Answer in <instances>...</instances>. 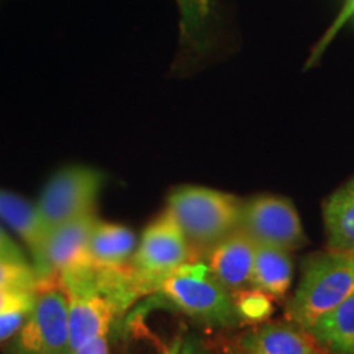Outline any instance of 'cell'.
Masks as SVG:
<instances>
[{"label": "cell", "instance_id": "9a60e30c", "mask_svg": "<svg viewBox=\"0 0 354 354\" xmlns=\"http://www.w3.org/2000/svg\"><path fill=\"white\" fill-rule=\"evenodd\" d=\"M328 250L354 251V179L335 190L323 205Z\"/></svg>", "mask_w": 354, "mask_h": 354}, {"label": "cell", "instance_id": "44dd1931", "mask_svg": "<svg viewBox=\"0 0 354 354\" xmlns=\"http://www.w3.org/2000/svg\"><path fill=\"white\" fill-rule=\"evenodd\" d=\"M351 17H354V0H346V2H344L343 8H342V12H339L338 19L335 20V24L331 25V28L328 30V32H326L325 37L322 38L320 44H318L315 50H313V53H312V59H310V63H313V61H315L317 57L322 55V51L325 50L326 46H328V43L331 41V39L335 38V35L338 33L339 30L343 28L344 24H346V21H348L349 19H351Z\"/></svg>", "mask_w": 354, "mask_h": 354}, {"label": "cell", "instance_id": "d6986e66", "mask_svg": "<svg viewBox=\"0 0 354 354\" xmlns=\"http://www.w3.org/2000/svg\"><path fill=\"white\" fill-rule=\"evenodd\" d=\"M39 279L30 263H17L0 258V287L37 290Z\"/></svg>", "mask_w": 354, "mask_h": 354}, {"label": "cell", "instance_id": "2e32d148", "mask_svg": "<svg viewBox=\"0 0 354 354\" xmlns=\"http://www.w3.org/2000/svg\"><path fill=\"white\" fill-rule=\"evenodd\" d=\"M308 333L326 354H354V294L322 317Z\"/></svg>", "mask_w": 354, "mask_h": 354}, {"label": "cell", "instance_id": "cb8c5ba5", "mask_svg": "<svg viewBox=\"0 0 354 354\" xmlns=\"http://www.w3.org/2000/svg\"><path fill=\"white\" fill-rule=\"evenodd\" d=\"M179 354H214L212 349L207 346L197 336H184L183 346L179 349Z\"/></svg>", "mask_w": 354, "mask_h": 354}, {"label": "cell", "instance_id": "603a6c76", "mask_svg": "<svg viewBox=\"0 0 354 354\" xmlns=\"http://www.w3.org/2000/svg\"><path fill=\"white\" fill-rule=\"evenodd\" d=\"M28 312H13L0 315V344H3L19 331Z\"/></svg>", "mask_w": 354, "mask_h": 354}, {"label": "cell", "instance_id": "3957f363", "mask_svg": "<svg viewBox=\"0 0 354 354\" xmlns=\"http://www.w3.org/2000/svg\"><path fill=\"white\" fill-rule=\"evenodd\" d=\"M159 294L183 315L207 328L240 326L233 302V292L210 272L205 261L180 266L158 286Z\"/></svg>", "mask_w": 354, "mask_h": 354}, {"label": "cell", "instance_id": "e0dca14e", "mask_svg": "<svg viewBox=\"0 0 354 354\" xmlns=\"http://www.w3.org/2000/svg\"><path fill=\"white\" fill-rule=\"evenodd\" d=\"M180 12L183 41L201 50L209 39L212 19V0H177Z\"/></svg>", "mask_w": 354, "mask_h": 354}, {"label": "cell", "instance_id": "7a4b0ae2", "mask_svg": "<svg viewBox=\"0 0 354 354\" xmlns=\"http://www.w3.org/2000/svg\"><path fill=\"white\" fill-rule=\"evenodd\" d=\"M354 294V251H328L312 256L304 266L287 318L310 330L315 323Z\"/></svg>", "mask_w": 354, "mask_h": 354}, {"label": "cell", "instance_id": "4316f807", "mask_svg": "<svg viewBox=\"0 0 354 354\" xmlns=\"http://www.w3.org/2000/svg\"><path fill=\"white\" fill-rule=\"evenodd\" d=\"M322 354H326V353H322Z\"/></svg>", "mask_w": 354, "mask_h": 354}, {"label": "cell", "instance_id": "52a82bcc", "mask_svg": "<svg viewBox=\"0 0 354 354\" xmlns=\"http://www.w3.org/2000/svg\"><path fill=\"white\" fill-rule=\"evenodd\" d=\"M190 259L192 248L174 215L166 209L145 228L130 266L151 294L158 290L162 279Z\"/></svg>", "mask_w": 354, "mask_h": 354}, {"label": "cell", "instance_id": "7402d4cb", "mask_svg": "<svg viewBox=\"0 0 354 354\" xmlns=\"http://www.w3.org/2000/svg\"><path fill=\"white\" fill-rule=\"evenodd\" d=\"M0 258L8 261H17V263H30V258L25 254L24 248L17 243L6 232V228L0 223ZM32 264V263H30Z\"/></svg>", "mask_w": 354, "mask_h": 354}, {"label": "cell", "instance_id": "30bf717a", "mask_svg": "<svg viewBox=\"0 0 354 354\" xmlns=\"http://www.w3.org/2000/svg\"><path fill=\"white\" fill-rule=\"evenodd\" d=\"M317 339L295 323L264 322L240 336L233 354H322Z\"/></svg>", "mask_w": 354, "mask_h": 354}, {"label": "cell", "instance_id": "6da1fadb", "mask_svg": "<svg viewBox=\"0 0 354 354\" xmlns=\"http://www.w3.org/2000/svg\"><path fill=\"white\" fill-rule=\"evenodd\" d=\"M68 302L73 353L109 336L113 323L141 295L149 294L131 266L99 268L94 263L63 272L56 279Z\"/></svg>", "mask_w": 354, "mask_h": 354}, {"label": "cell", "instance_id": "5bb4252c", "mask_svg": "<svg viewBox=\"0 0 354 354\" xmlns=\"http://www.w3.org/2000/svg\"><path fill=\"white\" fill-rule=\"evenodd\" d=\"M294 264L289 251L281 248L256 246L253 272L250 286L271 295L272 299H284L292 286Z\"/></svg>", "mask_w": 354, "mask_h": 354}, {"label": "cell", "instance_id": "ba28073f", "mask_svg": "<svg viewBox=\"0 0 354 354\" xmlns=\"http://www.w3.org/2000/svg\"><path fill=\"white\" fill-rule=\"evenodd\" d=\"M240 230L256 245L299 250L305 245L302 221L294 203L276 196H259L243 203Z\"/></svg>", "mask_w": 354, "mask_h": 354}, {"label": "cell", "instance_id": "277c9868", "mask_svg": "<svg viewBox=\"0 0 354 354\" xmlns=\"http://www.w3.org/2000/svg\"><path fill=\"white\" fill-rule=\"evenodd\" d=\"M243 203L221 190L183 185L169 194L167 210L183 228L192 251H207L240 228Z\"/></svg>", "mask_w": 354, "mask_h": 354}, {"label": "cell", "instance_id": "4fadbf2b", "mask_svg": "<svg viewBox=\"0 0 354 354\" xmlns=\"http://www.w3.org/2000/svg\"><path fill=\"white\" fill-rule=\"evenodd\" d=\"M136 245L135 233L125 225L97 220L88 240V254L99 268H123L130 264Z\"/></svg>", "mask_w": 354, "mask_h": 354}, {"label": "cell", "instance_id": "5b68a950", "mask_svg": "<svg viewBox=\"0 0 354 354\" xmlns=\"http://www.w3.org/2000/svg\"><path fill=\"white\" fill-rule=\"evenodd\" d=\"M2 349L3 354H73L68 302L56 281L38 286L33 307Z\"/></svg>", "mask_w": 354, "mask_h": 354}, {"label": "cell", "instance_id": "8fae6325", "mask_svg": "<svg viewBox=\"0 0 354 354\" xmlns=\"http://www.w3.org/2000/svg\"><path fill=\"white\" fill-rule=\"evenodd\" d=\"M0 223L7 225L20 238L28 251L30 263L38 274L43 266L50 230L39 215L37 203L10 190L0 189Z\"/></svg>", "mask_w": 354, "mask_h": 354}, {"label": "cell", "instance_id": "ac0fdd59", "mask_svg": "<svg viewBox=\"0 0 354 354\" xmlns=\"http://www.w3.org/2000/svg\"><path fill=\"white\" fill-rule=\"evenodd\" d=\"M233 302L240 323L259 325L268 322L274 313V299L266 292L248 286L233 290Z\"/></svg>", "mask_w": 354, "mask_h": 354}, {"label": "cell", "instance_id": "ffe728a7", "mask_svg": "<svg viewBox=\"0 0 354 354\" xmlns=\"http://www.w3.org/2000/svg\"><path fill=\"white\" fill-rule=\"evenodd\" d=\"M37 290L0 287V315L13 312H28L33 307Z\"/></svg>", "mask_w": 354, "mask_h": 354}, {"label": "cell", "instance_id": "484cf974", "mask_svg": "<svg viewBox=\"0 0 354 354\" xmlns=\"http://www.w3.org/2000/svg\"><path fill=\"white\" fill-rule=\"evenodd\" d=\"M184 336L185 335H183V333L176 335L174 338L167 343V346L162 349L159 354H179V349H180V346H183V342H184Z\"/></svg>", "mask_w": 354, "mask_h": 354}, {"label": "cell", "instance_id": "9c48e42d", "mask_svg": "<svg viewBox=\"0 0 354 354\" xmlns=\"http://www.w3.org/2000/svg\"><path fill=\"white\" fill-rule=\"evenodd\" d=\"M97 220L95 214H88L51 230L44 248L43 266L38 272L39 284L53 282L63 272L92 264L88 240Z\"/></svg>", "mask_w": 354, "mask_h": 354}, {"label": "cell", "instance_id": "d4e9b609", "mask_svg": "<svg viewBox=\"0 0 354 354\" xmlns=\"http://www.w3.org/2000/svg\"><path fill=\"white\" fill-rule=\"evenodd\" d=\"M73 354H110L109 349V336H104V338H97L94 342L87 343L86 346L79 348L77 351Z\"/></svg>", "mask_w": 354, "mask_h": 354}, {"label": "cell", "instance_id": "7c38bea8", "mask_svg": "<svg viewBox=\"0 0 354 354\" xmlns=\"http://www.w3.org/2000/svg\"><path fill=\"white\" fill-rule=\"evenodd\" d=\"M256 243L243 230L228 234L205 251L210 272L230 290L248 287L253 272Z\"/></svg>", "mask_w": 354, "mask_h": 354}, {"label": "cell", "instance_id": "8992f818", "mask_svg": "<svg viewBox=\"0 0 354 354\" xmlns=\"http://www.w3.org/2000/svg\"><path fill=\"white\" fill-rule=\"evenodd\" d=\"M105 176L91 166H66L55 172L39 194L37 207L48 230L95 214Z\"/></svg>", "mask_w": 354, "mask_h": 354}]
</instances>
